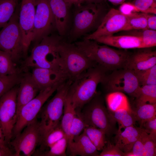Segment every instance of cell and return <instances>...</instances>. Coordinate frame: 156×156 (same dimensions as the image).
<instances>
[{"mask_svg":"<svg viewBox=\"0 0 156 156\" xmlns=\"http://www.w3.org/2000/svg\"><path fill=\"white\" fill-rule=\"evenodd\" d=\"M132 3L139 12L156 14V1L154 0H134Z\"/></svg>","mask_w":156,"mask_h":156,"instance_id":"obj_38","label":"cell"},{"mask_svg":"<svg viewBox=\"0 0 156 156\" xmlns=\"http://www.w3.org/2000/svg\"><path fill=\"white\" fill-rule=\"evenodd\" d=\"M18 0H0V29L9 21L14 13Z\"/></svg>","mask_w":156,"mask_h":156,"instance_id":"obj_29","label":"cell"},{"mask_svg":"<svg viewBox=\"0 0 156 156\" xmlns=\"http://www.w3.org/2000/svg\"><path fill=\"white\" fill-rule=\"evenodd\" d=\"M74 43L89 59L107 72L125 68L131 54L127 51L100 45L93 40L84 39Z\"/></svg>","mask_w":156,"mask_h":156,"instance_id":"obj_1","label":"cell"},{"mask_svg":"<svg viewBox=\"0 0 156 156\" xmlns=\"http://www.w3.org/2000/svg\"><path fill=\"white\" fill-rule=\"evenodd\" d=\"M83 108L81 112L87 126L104 130L108 137L116 134L118 130L116 122L105 106L103 99L99 93L97 92Z\"/></svg>","mask_w":156,"mask_h":156,"instance_id":"obj_7","label":"cell"},{"mask_svg":"<svg viewBox=\"0 0 156 156\" xmlns=\"http://www.w3.org/2000/svg\"><path fill=\"white\" fill-rule=\"evenodd\" d=\"M42 138L39 121L36 118L14 137L9 145L13 148L15 156H21V153L24 156H30L33 155L36 151Z\"/></svg>","mask_w":156,"mask_h":156,"instance_id":"obj_12","label":"cell"},{"mask_svg":"<svg viewBox=\"0 0 156 156\" xmlns=\"http://www.w3.org/2000/svg\"><path fill=\"white\" fill-rule=\"evenodd\" d=\"M62 40V37L57 35H49L44 38L36 44L30 55L22 62V68L24 69L39 67L62 70L58 47Z\"/></svg>","mask_w":156,"mask_h":156,"instance_id":"obj_3","label":"cell"},{"mask_svg":"<svg viewBox=\"0 0 156 156\" xmlns=\"http://www.w3.org/2000/svg\"><path fill=\"white\" fill-rule=\"evenodd\" d=\"M134 72L140 86L156 85V65L146 70Z\"/></svg>","mask_w":156,"mask_h":156,"instance_id":"obj_37","label":"cell"},{"mask_svg":"<svg viewBox=\"0 0 156 156\" xmlns=\"http://www.w3.org/2000/svg\"><path fill=\"white\" fill-rule=\"evenodd\" d=\"M102 2L85 3L76 7L70 33L72 39L97 29L108 11Z\"/></svg>","mask_w":156,"mask_h":156,"instance_id":"obj_4","label":"cell"},{"mask_svg":"<svg viewBox=\"0 0 156 156\" xmlns=\"http://www.w3.org/2000/svg\"><path fill=\"white\" fill-rule=\"evenodd\" d=\"M150 48H141L131 53L125 68L137 71L148 69L156 65V51Z\"/></svg>","mask_w":156,"mask_h":156,"instance_id":"obj_18","label":"cell"},{"mask_svg":"<svg viewBox=\"0 0 156 156\" xmlns=\"http://www.w3.org/2000/svg\"><path fill=\"white\" fill-rule=\"evenodd\" d=\"M55 27L54 17L48 0H36L32 42L37 44L49 35Z\"/></svg>","mask_w":156,"mask_h":156,"instance_id":"obj_13","label":"cell"},{"mask_svg":"<svg viewBox=\"0 0 156 156\" xmlns=\"http://www.w3.org/2000/svg\"><path fill=\"white\" fill-rule=\"evenodd\" d=\"M105 0H86L85 3H99L103 2Z\"/></svg>","mask_w":156,"mask_h":156,"instance_id":"obj_49","label":"cell"},{"mask_svg":"<svg viewBox=\"0 0 156 156\" xmlns=\"http://www.w3.org/2000/svg\"><path fill=\"white\" fill-rule=\"evenodd\" d=\"M59 35L65 34L69 19L70 8L64 0H48Z\"/></svg>","mask_w":156,"mask_h":156,"instance_id":"obj_21","label":"cell"},{"mask_svg":"<svg viewBox=\"0 0 156 156\" xmlns=\"http://www.w3.org/2000/svg\"><path fill=\"white\" fill-rule=\"evenodd\" d=\"M15 156L14 152L10 148H4L0 146V156Z\"/></svg>","mask_w":156,"mask_h":156,"instance_id":"obj_46","label":"cell"},{"mask_svg":"<svg viewBox=\"0 0 156 156\" xmlns=\"http://www.w3.org/2000/svg\"><path fill=\"white\" fill-rule=\"evenodd\" d=\"M145 132L144 129L134 125L124 131L118 129L115 134V144L125 153L129 152L136 141Z\"/></svg>","mask_w":156,"mask_h":156,"instance_id":"obj_20","label":"cell"},{"mask_svg":"<svg viewBox=\"0 0 156 156\" xmlns=\"http://www.w3.org/2000/svg\"><path fill=\"white\" fill-rule=\"evenodd\" d=\"M144 143L145 156L156 155V141H154L148 134L145 132L142 136Z\"/></svg>","mask_w":156,"mask_h":156,"instance_id":"obj_39","label":"cell"},{"mask_svg":"<svg viewBox=\"0 0 156 156\" xmlns=\"http://www.w3.org/2000/svg\"><path fill=\"white\" fill-rule=\"evenodd\" d=\"M31 74L40 91L56 84H61L68 79L61 70L35 67L33 68Z\"/></svg>","mask_w":156,"mask_h":156,"instance_id":"obj_17","label":"cell"},{"mask_svg":"<svg viewBox=\"0 0 156 156\" xmlns=\"http://www.w3.org/2000/svg\"><path fill=\"white\" fill-rule=\"evenodd\" d=\"M16 64L8 53L0 50V75L3 76L16 74L21 73Z\"/></svg>","mask_w":156,"mask_h":156,"instance_id":"obj_32","label":"cell"},{"mask_svg":"<svg viewBox=\"0 0 156 156\" xmlns=\"http://www.w3.org/2000/svg\"><path fill=\"white\" fill-rule=\"evenodd\" d=\"M68 143V138L65 136L46 150L40 151L36 150L33 156H66Z\"/></svg>","mask_w":156,"mask_h":156,"instance_id":"obj_30","label":"cell"},{"mask_svg":"<svg viewBox=\"0 0 156 156\" xmlns=\"http://www.w3.org/2000/svg\"><path fill=\"white\" fill-rule=\"evenodd\" d=\"M109 2L114 5L121 4L126 0H108Z\"/></svg>","mask_w":156,"mask_h":156,"instance_id":"obj_48","label":"cell"},{"mask_svg":"<svg viewBox=\"0 0 156 156\" xmlns=\"http://www.w3.org/2000/svg\"><path fill=\"white\" fill-rule=\"evenodd\" d=\"M107 73L96 65L83 72L72 81L68 94L76 109H81L94 96L98 85Z\"/></svg>","mask_w":156,"mask_h":156,"instance_id":"obj_2","label":"cell"},{"mask_svg":"<svg viewBox=\"0 0 156 156\" xmlns=\"http://www.w3.org/2000/svg\"><path fill=\"white\" fill-rule=\"evenodd\" d=\"M36 0H22L19 9L18 23L23 46L27 51L32 42Z\"/></svg>","mask_w":156,"mask_h":156,"instance_id":"obj_15","label":"cell"},{"mask_svg":"<svg viewBox=\"0 0 156 156\" xmlns=\"http://www.w3.org/2000/svg\"><path fill=\"white\" fill-rule=\"evenodd\" d=\"M154 1H156V0H154Z\"/></svg>","mask_w":156,"mask_h":156,"instance_id":"obj_50","label":"cell"},{"mask_svg":"<svg viewBox=\"0 0 156 156\" xmlns=\"http://www.w3.org/2000/svg\"><path fill=\"white\" fill-rule=\"evenodd\" d=\"M76 112V109L72 104L70 96L68 94L64 106L63 114L60 125L66 134L68 141L70 126Z\"/></svg>","mask_w":156,"mask_h":156,"instance_id":"obj_26","label":"cell"},{"mask_svg":"<svg viewBox=\"0 0 156 156\" xmlns=\"http://www.w3.org/2000/svg\"><path fill=\"white\" fill-rule=\"evenodd\" d=\"M19 85L17 96V118L22 107L34 98L40 91L31 73L29 72L22 74Z\"/></svg>","mask_w":156,"mask_h":156,"instance_id":"obj_16","label":"cell"},{"mask_svg":"<svg viewBox=\"0 0 156 156\" xmlns=\"http://www.w3.org/2000/svg\"><path fill=\"white\" fill-rule=\"evenodd\" d=\"M18 85L0 98V125L8 146L12 138L13 129L17 119V96Z\"/></svg>","mask_w":156,"mask_h":156,"instance_id":"obj_11","label":"cell"},{"mask_svg":"<svg viewBox=\"0 0 156 156\" xmlns=\"http://www.w3.org/2000/svg\"><path fill=\"white\" fill-rule=\"evenodd\" d=\"M127 31L125 35H132L141 38L148 48L156 46V31L149 29H135Z\"/></svg>","mask_w":156,"mask_h":156,"instance_id":"obj_35","label":"cell"},{"mask_svg":"<svg viewBox=\"0 0 156 156\" xmlns=\"http://www.w3.org/2000/svg\"><path fill=\"white\" fill-rule=\"evenodd\" d=\"M108 93L118 92L135 97L140 87L137 77L133 70L122 68L105 75L100 83Z\"/></svg>","mask_w":156,"mask_h":156,"instance_id":"obj_9","label":"cell"},{"mask_svg":"<svg viewBox=\"0 0 156 156\" xmlns=\"http://www.w3.org/2000/svg\"><path fill=\"white\" fill-rule=\"evenodd\" d=\"M83 131L97 150L101 151L107 142L105 132L101 129L89 125L86 126Z\"/></svg>","mask_w":156,"mask_h":156,"instance_id":"obj_28","label":"cell"},{"mask_svg":"<svg viewBox=\"0 0 156 156\" xmlns=\"http://www.w3.org/2000/svg\"><path fill=\"white\" fill-rule=\"evenodd\" d=\"M132 109L136 121L141 127H142L145 122L156 117V103L137 106L135 110Z\"/></svg>","mask_w":156,"mask_h":156,"instance_id":"obj_25","label":"cell"},{"mask_svg":"<svg viewBox=\"0 0 156 156\" xmlns=\"http://www.w3.org/2000/svg\"><path fill=\"white\" fill-rule=\"evenodd\" d=\"M135 97L136 106L156 103V85L140 86Z\"/></svg>","mask_w":156,"mask_h":156,"instance_id":"obj_24","label":"cell"},{"mask_svg":"<svg viewBox=\"0 0 156 156\" xmlns=\"http://www.w3.org/2000/svg\"><path fill=\"white\" fill-rule=\"evenodd\" d=\"M19 11L17 7L8 22L0 30V50L9 53L16 64L27 57V52L23 45L19 25Z\"/></svg>","mask_w":156,"mask_h":156,"instance_id":"obj_8","label":"cell"},{"mask_svg":"<svg viewBox=\"0 0 156 156\" xmlns=\"http://www.w3.org/2000/svg\"><path fill=\"white\" fill-rule=\"evenodd\" d=\"M105 101L107 109L109 111L114 112L121 109L133 111L127 97L123 93L118 92L108 93L106 96Z\"/></svg>","mask_w":156,"mask_h":156,"instance_id":"obj_23","label":"cell"},{"mask_svg":"<svg viewBox=\"0 0 156 156\" xmlns=\"http://www.w3.org/2000/svg\"><path fill=\"white\" fill-rule=\"evenodd\" d=\"M70 156H99V153L84 131L68 146Z\"/></svg>","mask_w":156,"mask_h":156,"instance_id":"obj_22","label":"cell"},{"mask_svg":"<svg viewBox=\"0 0 156 156\" xmlns=\"http://www.w3.org/2000/svg\"><path fill=\"white\" fill-rule=\"evenodd\" d=\"M72 82L68 79L60 85L54 96L42 107L40 112L39 121L42 138L60 124L65 101Z\"/></svg>","mask_w":156,"mask_h":156,"instance_id":"obj_5","label":"cell"},{"mask_svg":"<svg viewBox=\"0 0 156 156\" xmlns=\"http://www.w3.org/2000/svg\"><path fill=\"white\" fill-rule=\"evenodd\" d=\"M0 146L4 148H10L6 144L3 132L0 125Z\"/></svg>","mask_w":156,"mask_h":156,"instance_id":"obj_47","label":"cell"},{"mask_svg":"<svg viewBox=\"0 0 156 156\" xmlns=\"http://www.w3.org/2000/svg\"><path fill=\"white\" fill-rule=\"evenodd\" d=\"M142 135L135 142L131 150L125 153V156H145L144 148Z\"/></svg>","mask_w":156,"mask_h":156,"instance_id":"obj_41","label":"cell"},{"mask_svg":"<svg viewBox=\"0 0 156 156\" xmlns=\"http://www.w3.org/2000/svg\"><path fill=\"white\" fill-rule=\"evenodd\" d=\"M142 128L150 137L156 141V117L145 122Z\"/></svg>","mask_w":156,"mask_h":156,"instance_id":"obj_42","label":"cell"},{"mask_svg":"<svg viewBox=\"0 0 156 156\" xmlns=\"http://www.w3.org/2000/svg\"><path fill=\"white\" fill-rule=\"evenodd\" d=\"M58 50L61 69L68 79L72 81L84 71L96 65L75 43L62 40Z\"/></svg>","mask_w":156,"mask_h":156,"instance_id":"obj_6","label":"cell"},{"mask_svg":"<svg viewBox=\"0 0 156 156\" xmlns=\"http://www.w3.org/2000/svg\"><path fill=\"white\" fill-rule=\"evenodd\" d=\"M99 156H125V153L116 144L107 142Z\"/></svg>","mask_w":156,"mask_h":156,"instance_id":"obj_40","label":"cell"},{"mask_svg":"<svg viewBox=\"0 0 156 156\" xmlns=\"http://www.w3.org/2000/svg\"><path fill=\"white\" fill-rule=\"evenodd\" d=\"M128 19V15L124 14L119 10L111 8L106 13L97 29L84 39L94 40L98 37L112 35L122 31Z\"/></svg>","mask_w":156,"mask_h":156,"instance_id":"obj_14","label":"cell"},{"mask_svg":"<svg viewBox=\"0 0 156 156\" xmlns=\"http://www.w3.org/2000/svg\"><path fill=\"white\" fill-rule=\"evenodd\" d=\"M22 73L3 76L0 75V98L5 93L19 84Z\"/></svg>","mask_w":156,"mask_h":156,"instance_id":"obj_36","label":"cell"},{"mask_svg":"<svg viewBox=\"0 0 156 156\" xmlns=\"http://www.w3.org/2000/svg\"><path fill=\"white\" fill-rule=\"evenodd\" d=\"M61 84L41 90L34 98L22 107L13 129L12 138L20 133L27 125L37 118L45 102Z\"/></svg>","mask_w":156,"mask_h":156,"instance_id":"obj_10","label":"cell"},{"mask_svg":"<svg viewBox=\"0 0 156 156\" xmlns=\"http://www.w3.org/2000/svg\"><path fill=\"white\" fill-rule=\"evenodd\" d=\"M119 10L122 13L129 15L135 12H140L132 3L124 2L119 7Z\"/></svg>","mask_w":156,"mask_h":156,"instance_id":"obj_43","label":"cell"},{"mask_svg":"<svg viewBox=\"0 0 156 156\" xmlns=\"http://www.w3.org/2000/svg\"><path fill=\"white\" fill-rule=\"evenodd\" d=\"M81 110L76 109V114L69 129L68 145L73 141L75 138L83 131L87 126Z\"/></svg>","mask_w":156,"mask_h":156,"instance_id":"obj_34","label":"cell"},{"mask_svg":"<svg viewBox=\"0 0 156 156\" xmlns=\"http://www.w3.org/2000/svg\"><path fill=\"white\" fill-rule=\"evenodd\" d=\"M68 7L70 8L73 5L75 7H79L84 4L86 0H64Z\"/></svg>","mask_w":156,"mask_h":156,"instance_id":"obj_45","label":"cell"},{"mask_svg":"<svg viewBox=\"0 0 156 156\" xmlns=\"http://www.w3.org/2000/svg\"><path fill=\"white\" fill-rule=\"evenodd\" d=\"M109 111L118 123V129L121 130L122 128L134 125L136 122L133 111L130 112L125 109H121L114 112Z\"/></svg>","mask_w":156,"mask_h":156,"instance_id":"obj_31","label":"cell"},{"mask_svg":"<svg viewBox=\"0 0 156 156\" xmlns=\"http://www.w3.org/2000/svg\"><path fill=\"white\" fill-rule=\"evenodd\" d=\"M148 29L156 30V15L151 14H146Z\"/></svg>","mask_w":156,"mask_h":156,"instance_id":"obj_44","label":"cell"},{"mask_svg":"<svg viewBox=\"0 0 156 156\" xmlns=\"http://www.w3.org/2000/svg\"><path fill=\"white\" fill-rule=\"evenodd\" d=\"M128 16L127 24L122 31L148 29L146 14L135 12Z\"/></svg>","mask_w":156,"mask_h":156,"instance_id":"obj_33","label":"cell"},{"mask_svg":"<svg viewBox=\"0 0 156 156\" xmlns=\"http://www.w3.org/2000/svg\"><path fill=\"white\" fill-rule=\"evenodd\" d=\"M94 40L99 43L123 49L148 48L140 38L130 35H113L97 37Z\"/></svg>","mask_w":156,"mask_h":156,"instance_id":"obj_19","label":"cell"},{"mask_svg":"<svg viewBox=\"0 0 156 156\" xmlns=\"http://www.w3.org/2000/svg\"><path fill=\"white\" fill-rule=\"evenodd\" d=\"M65 136L66 137V134L61 127L60 123L42 137L39 144L40 148L38 150L42 151L48 149L59 140Z\"/></svg>","mask_w":156,"mask_h":156,"instance_id":"obj_27","label":"cell"}]
</instances>
